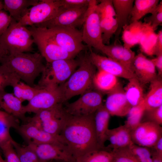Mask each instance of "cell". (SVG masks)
Returning a JSON list of instances; mask_svg holds the SVG:
<instances>
[{"label": "cell", "instance_id": "cell-28", "mask_svg": "<svg viewBox=\"0 0 162 162\" xmlns=\"http://www.w3.org/2000/svg\"><path fill=\"white\" fill-rule=\"evenodd\" d=\"M114 155L111 151L101 149L92 151L78 157L75 162H113Z\"/></svg>", "mask_w": 162, "mask_h": 162}, {"label": "cell", "instance_id": "cell-25", "mask_svg": "<svg viewBox=\"0 0 162 162\" xmlns=\"http://www.w3.org/2000/svg\"><path fill=\"white\" fill-rule=\"evenodd\" d=\"M38 0H4V9L8 11L12 18L18 22L30 6L38 2Z\"/></svg>", "mask_w": 162, "mask_h": 162}, {"label": "cell", "instance_id": "cell-20", "mask_svg": "<svg viewBox=\"0 0 162 162\" xmlns=\"http://www.w3.org/2000/svg\"><path fill=\"white\" fill-rule=\"evenodd\" d=\"M22 102L13 93L6 92L4 90L0 92V107L16 118L25 121L27 117Z\"/></svg>", "mask_w": 162, "mask_h": 162}, {"label": "cell", "instance_id": "cell-24", "mask_svg": "<svg viewBox=\"0 0 162 162\" xmlns=\"http://www.w3.org/2000/svg\"><path fill=\"white\" fill-rule=\"evenodd\" d=\"M118 78L109 73L98 70L94 78L93 87L101 93L107 94L120 84Z\"/></svg>", "mask_w": 162, "mask_h": 162}, {"label": "cell", "instance_id": "cell-1", "mask_svg": "<svg viewBox=\"0 0 162 162\" xmlns=\"http://www.w3.org/2000/svg\"><path fill=\"white\" fill-rule=\"evenodd\" d=\"M94 114L81 116L70 115L60 134L74 160L88 152L103 149L98 142Z\"/></svg>", "mask_w": 162, "mask_h": 162}, {"label": "cell", "instance_id": "cell-30", "mask_svg": "<svg viewBox=\"0 0 162 162\" xmlns=\"http://www.w3.org/2000/svg\"><path fill=\"white\" fill-rule=\"evenodd\" d=\"M100 27L103 44H110L111 38L115 34L118 29L116 19L115 17L100 18Z\"/></svg>", "mask_w": 162, "mask_h": 162}, {"label": "cell", "instance_id": "cell-41", "mask_svg": "<svg viewBox=\"0 0 162 162\" xmlns=\"http://www.w3.org/2000/svg\"><path fill=\"white\" fill-rule=\"evenodd\" d=\"M143 116L145 120L141 122H151L160 125L162 124V105L153 109L145 110Z\"/></svg>", "mask_w": 162, "mask_h": 162}, {"label": "cell", "instance_id": "cell-7", "mask_svg": "<svg viewBox=\"0 0 162 162\" xmlns=\"http://www.w3.org/2000/svg\"><path fill=\"white\" fill-rule=\"evenodd\" d=\"M98 1L89 0L82 32L83 41L89 50L93 48L100 51L104 46L100 27V17L97 5Z\"/></svg>", "mask_w": 162, "mask_h": 162}, {"label": "cell", "instance_id": "cell-14", "mask_svg": "<svg viewBox=\"0 0 162 162\" xmlns=\"http://www.w3.org/2000/svg\"><path fill=\"white\" fill-rule=\"evenodd\" d=\"M162 136L161 125L151 122H141L131 132L134 143L149 148L153 147Z\"/></svg>", "mask_w": 162, "mask_h": 162}, {"label": "cell", "instance_id": "cell-35", "mask_svg": "<svg viewBox=\"0 0 162 162\" xmlns=\"http://www.w3.org/2000/svg\"><path fill=\"white\" fill-rule=\"evenodd\" d=\"M128 148L139 162H152L150 148L132 143Z\"/></svg>", "mask_w": 162, "mask_h": 162}, {"label": "cell", "instance_id": "cell-51", "mask_svg": "<svg viewBox=\"0 0 162 162\" xmlns=\"http://www.w3.org/2000/svg\"><path fill=\"white\" fill-rule=\"evenodd\" d=\"M4 9L3 2L2 0H0V10Z\"/></svg>", "mask_w": 162, "mask_h": 162}, {"label": "cell", "instance_id": "cell-27", "mask_svg": "<svg viewBox=\"0 0 162 162\" xmlns=\"http://www.w3.org/2000/svg\"><path fill=\"white\" fill-rule=\"evenodd\" d=\"M159 0H135L130 17L131 23L138 22L146 14L152 13L159 3Z\"/></svg>", "mask_w": 162, "mask_h": 162}, {"label": "cell", "instance_id": "cell-19", "mask_svg": "<svg viewBox=\"0 0 162 162\" xmlns=\"http://www.w3.org/2000/svg\"><path fill=\"white\" fill-rule=\"evenodd\" d=\"M100 51L107 57L121 63L134 72L133 63L136 55L130 48L115 42L111 44L104 45Z\"/></svg>", "mask_w": 162, "mask_h": 162}, {"label": "cell", "instance_id": "cell-23", "mask_svg": "<svg viewBox=\"0 0 162 162\" xmlns=\"http://www.w3.org/2000/svg\"><path fill=\"white\" fill-rule=\"evenodd\" d=\"M149 91L144 96L145 110L156 108L162 105V80L158 76L150 83Z\"/></svg>", "mask_w": 162, "mask_h": 162}, {"label": "cell", "instance_id": "cell-38", "mask_svg": "<svg viewBox=\"0 0 162 162\" xmlns=\"http://www.w3.org/2000/svg\"><path fill=\"white\" fill-rule=\"evenodd\" d=\"M97 8L100 18L115 17L112 0H99Z\"/></svg>", "mask_w": 162, "mask_h": 162}, {"label": "cell", "instance_id": "cell-6", "mask_svg": "<svg viewBox=\"0 0 162 162\" xmlns=\"http://www.w3.org/2000/svg\"><path fill=\"white\" fill-rule=\"evenodd\" d=\"M79 64L78 60L74 58L46 62L37 86L40 87L59 86L69 78Z\"/></svg>", "mask_w": 162, "mask_h": 162}, {"label": "cell", "instance_id": "cell-49", "mask_svg": "<svg viewBox=\"0 0 162 162\" xmlns=\"http://www.w3.org/2000/svg\"><path fill=\"white\" fill-rule=\"evenodd\" d=\"M151 148H152L158 153L162 154V136L159 139L155 145Z\"/></svg>", "mask_w": 162, "mask_h": 162}, {"label": "cell", "instance_id": "cell-12", "mask_svg": "<svg viewBox=\"0 0 162 162\" xmlns=\"http://www.w3.org/2000/svg\"><path fill=\"white\" fill-rule=\"evenodd\" d=\"M88 7L73 9H66L60 7L58 13L53 18L33 26L47 28L55 27L77 28L83 24Z\"/></svg>", "mask_w": 162, "mask_h": 162}, {"label": "cell", "instance_id": "cell-32", "mask_svg": "<svg viewBox=\"0 0 162 162\" xmlns=\"http://www.w3.org/2000/svg\"><path fill=\"white\" fill-rule=\"evenodd\" d=\"M11 142L20 162H46L40 160L35 152L28 145L22 146L13 139Z\"/></svg>", "mask_w": 162, "mask_h": 162}, {"label": "cell", "instance_id": "cell-39", "mask_svg": "<svg viewBox=\"0 0 162 162\" xmlns=\"http://www.w3.org/2000/svg\"><path fill=\"white\" fill-rule=\"evenodd\" d=\"M12 139L1 146L0 148L4 156L5 162H20L11 142Z\"/></svg>", "mask_w": 162, "mask_h": 162}, {"label": "cell", "instance_id": "cell-8", "mask_svg": "<svg viewBox=\"0 0 162 162\" xmlns=\"http://www.w3.org/2000/svg\"><path fill=\"white\" fill-rule=\"evenodd\" d=\"M28 28L32 32L34 43L46 62L73 58L75 57L58 45L49 35L45 28L32 26Z\"/></svg>", "mask_w": 162, "mask_h": 162}, {"label": "cell", "instance_id": "cell-43", "mask_svg": "<svg viewBox=\"0 0 162 162\" xmlns=\"http://www.w3.org/2000/svg\"><path fill=\"white\" fill-rule=\"evenodd\" d=\"M89 0H59L60 7L66 9H76L88 6Z\"/></svg>", "mask_w": 162, "mask_h": 162}, {"label": "cell", "instance_id": "cell-33", "mask_svg": "<svg viewBox=\"0 0 162 162\" xmlns=\"http://www.w3.org/2000/svg\"><path fill=\"white\" fill-rule=\"evenodd\" d=\"M19 80L20 79L18 76L5 65L2 64L0 65V92L7 86H12Z\"/></svg>", "mask_w": 162, "mask_h": 162}, {"label": "cell", "instance_id": "cell-4", "mask_svg": "<svg viewBox=\"0 0 162 162\" xmlns=\"http://www.w3.org/2000/svg\"><path fill=\"white\" fill-rule=\"evenodd\" d=\"M34 40L30 30L13 19L0 36V47L8 54L31 52Z\"/></svg>", "mask_w": 162, "mask_h": 162}, {"label": "cell", "instance_id": "cell-11", "mask_svg": "<svg viewBox=\"0 0 162 162\" xmlns=\"http://www.w3.org/2000/svg\"><path fill=\"white\" fill-rule=\"evenodd\" d=\"M102 93L92 89L81 94L79 98L64 106L67 113L72 116H81L94 114L103 105Z\"/></svg>", "mask_w": 162, "mask_h": 162}, {"label": "cell", "instance_id": "cell-42", "mask_svg": "<svg viewBox=\"0 0 162 162\" xmlns=\"http://www.w3.org/2000/svg\"><path fill=\"white\" fill-rule=\"evenodd\" d=\"M16 118L4 111L0 110V124L4 127L17 129L19 126Z\"/></svg>", "mask_w": 162, "mask_h": 162}, {"label": "cell", "instance_id": "cell-5", "mask_svg": "<svg viewBox=\"0 0 162 162\" xmlns=\"http://www.w3.org/2000/svg\"><path fill=\"white\" fill-rule=\"evenodd\" d=\"M70 115L62 103H59L35 114L32 118H27V121L38 128L55 135H60Z\"/></svg>", "mask_w": 162, "mask_h": 162}, {"label": "cell", "instance_id": "cell-46", "mask_svg": "<svg viewBox=\"0 0 162 162\" xmlns=\"http://www.w3.org/2000/svg\"><path fill=\"white\" fill-rule=\"evenodd\" d=\"M9 129L4 127L0 129V146L12 138L10 134Z\"/></svg>", "mask_w": 162, "mask_h": 162}, {"label": "cell", "instance_id": "cell-52", "mask_svg": "<svg viewBox=\"0 0 162 162\" xmlns=\"http://www.w3.org/2000/svg\"><path fill=\"white\" fill-rule=\"evenodd\" d=\"M0 162H5L4 160L2 158L0 153Z\"/></svg>", "mask_w": 162, "mask_h": 162}, {"label": "cell", "instance_id": "cell-22", "mask_svg": "<svg viewBox=\"0 0 162 162\" xmlns=\"http://www.w3.org/2000/svg\"><path fill=\"white\" fill-rule=\"evenodd\" d=\"M134 1V0H112L116 14L115 17L118 24V29L115 34L116 41L118 40L122 28L128 24Z\"/></svg>", "mask_w": 162, "mask_h": 162}, {"label": "cell", "instance_id": "cell-44", "mask_svg": "<svg viewBox=\"0 0 162 162\" xmlns=\"http://www.w3.org/2000/svg\"><path fill=\"white\" fill-rule=\"evenodd\" d=\"M12 20L5 11L0 10V36L8 29Z\"/></svg>", "mask_w": 162, "mask_h": 162}, {"label": "cell", "instance_id": "cell-15", "mask_svg": "<svg viewBox=\"0 0 162 162\" xmlns=\"http://www.w3.org/2000/svg\"><path fill=\"white\" fill-rule=\"evenodd\" d=\"M28 145L36 153L41 160L49 162L56 160L69 162L74 159L67 146L51 143L37 144L28 143Z\"/></svg>", "mask_w": 162, "mask_h": 162}, {"label": "cell", "instance_id": "cell-17", "mask_svg": "<svg viewBox=\"0 0 162 162\" xmlns=\"http://www.w3.org/2000/svg\"><path fill=\"white\" fill-rule=\"evenodd\" d=\"M17 128L19 133L28 143L37 144L51 143L66 145L60 135H55L40 129L31 123L26 122Z\"/></svg>", "mask_w": 162, "mask_h": 162}, {"label": "cell", "instance_id": "cell-36", "mask_svg": "<svg viewBox=\"0 0 162 162\" xmlns=\"http://www.w3.org/2000/svg\"><path fill=\"white\" fill-rule=\"evenodd\" d=\"M113 162H139L128 147L112 149Z\"/></svg>", "mask_w": 162, "mask_h": 162}, {"label": "cell", "instance_id": "cell-10", "mask_svg": "<svg viewBox=\"0 0 162 162\" xmlns=\"http://www.w3.org/2000/svg\"><path fill=\"white\" fill-rule=\"evenodd\" d=\"M60 7L59 0H39L28 9L18 22L25 26L41 24L53 18Z\"/></svg>", "mask_w": 162, "mask_h": 162}, {"label": "cell", "instance_id": "cell-3", "mask_svg": "<svg viewBox=\"0 0 162 162\" xmlns=\"http://www.w3.org/2000/svg\"><path fill=\"white\" fill-rule=\"evenodd\" d=\"M43 57L38 52H25L9 54L1 62L15 73L20 80L31 86L34 85L36 78L43 72L45 65Z\"/></svg>", "mask_w": 162, "mask_h": 162}, {"label": "cell", "instance_id": "cell-26", "mask_svg": "<svg viewBox=\"0 0 162 162\" xmlns=\"http://www.w3.org/2000/svg\"><path fill=\"white\" fill-rule=\"evenodd\" d=\"M128 80L124 89L127 100L132 107L138 105L144 99L143 85L136 77Z\"/></svg>", "mask_w": 162, "mask_h": 162}, {"label": "cell", "instance_id": "cell-45", "mask_svg": "<svg viewBox=\"0 0 162 162\" xmlns=\"http://www.w3.org/2000/svg\"><path fill=\"white\" fill-rule=\"evenodd\" d=\"M152 55L157 56L162 54V30H159L156 35L155 42L152 48Z\"/></svg>", "mask_w": 162, "mask_h": 162}, {"label": "cell", "instance_id": "cell-16", "mask_svg": "<svg viewBox=\"0 0 162 162\" xmlns=\"http://www.w3.org/2000/svg\"><path fill=\"white\" fill-rule=\"evenodd\" d=\"M89 59L99 70L109 73L117 77L129 80L136 77L134 72L121 63L107 57L102 56L90 50Z\"/></svg>", "mask_w": 162, "mask_h": 162}, {"label": "cell", "instance_id": "cell-47", "mask_svg": "<svg viewBox=\"0 0 162 162\" xmlns=\"http://www.w3.org/2000/svg\"><path fill=\"white\" fill-rule=\"evenodd\" d=\"M151 59L158 70V76L161 77L162 75V54Z\"/></svg>", "mask_w": 162, "mask_h": 162}, {"label": "cell", "instance_id": "cell-31", "mask_svg": "<svg viewBox=\"0 0 162 162\" xmlns=\"http://www.w3.org/2000/svg\"><path fill=\"white\" fill-rule=\"evenodd\" d=\"M145 110L144 99L140 104L130 109L124 124L131 132L141 122Z\"/></svg>", "mask_w": 162, "mask_h": 162}, {"label": "cell", "instance_id": "cell-2", "mask_svg": "<svg viewBox=\"0 0 162 162\" xmlns=\"http://www.w3.org/2000/svg\"><path fill=\"white\" fill-rule=\"evenodd\" d=\"M78 60L77 69L67 81L59 86L63 103L93 87V80L96 68L90 61L88 54L80 56Z\"/></svg>", "mask_w": 162, "mask_h": 162}, {"label": "cell", "instance_id": "cell-53", "mask_svg": "<svg viewBox=\"0 0 162 162\" xmlns=\"http://www.w3.org/2000/svg\"><path fill=\"white\" fill-rule=\"evenodd\" d=\"M69 162H75L74 161H70Z\"/></svg>", "mask_w": 162, "mask_h": 162}, {"label": "cell", "instance_id": "cell-21", "mask_svg": "<svg viewBox=\"0 0 162 162\" xmlns=\"http://www.w3.org/2000/svg\"><path fill=\"white\" fill-rule=\"evenodd\" d=\"M110 115L104 105L101 106L94 114V125L97 138L100 147L106 149L104 144L107 140L106 133Z\"/></svg>", "mask_w": 162, "mask_h": 162}, {"label": "cell", "instance_id": "cell-48", "mask_svg": "<svg viewBox=\"0 0 162 162\" xmlns=\"http://www.w3.org/2000/svg\"><path fill=\"white\" fill-rule=\"evenodd\" d=\"M150 148L152 162H162V154L158 153L152 148Z\"/></svg>", "mask_w": 162, "mask_h": 162}, {"label": "cell", "instance_id": "cell-29", "mask_svg": "<svg viewBox=\"0 0 162 162\" xmlns=\"http://www.w3.org/2000/svg\"><path fill=\"white\" fill-rule=\"evenodd\" d=\"M13 94L22 102L29 101L39 91L40 88L37 86H31L19 80L12 86Z\"/></svg>", "mask_w": 162, "mask_h": 162}, {"label": "cell", "instance_id": "cell-9", "mask_svg": "<svg viewBox=\"0 0 162 162\" xmlns=\"http://www.w3.org/2000/svg\"><path fill=\"white\" fill-rule=\"evenodd\" d=\"M45 28L50 37L58 45L75 56L88 48L83 43L82 31L77 28Z\"/></svg>", "mask_w": 162, "mask_h": 162}, {"label": "cell", "instance_id": "cell-34", "mask_svg": "<svg viewBox=\"0 0 162 162\" xmlns=\"http://www.w3.org/2000/svg\"><path fill=\"white\" fill-rule=\"evenodd\" d=\"M117 129L116 144L114 149L128 147L133 143L131 131L124 124L117 127Z\"/></svg>", "mask_w": 162, "mask_h": 162}, {"label": "cell", "instance_id": "cell-50", "mask_svg": "<svg viewBox=\"0 0 162 162\" xmlns=\"http://www.w3.org/2000/svg\"><path fill=\"white\" fill-rule=\"evenodd\" d=\"M7 55V53L0 47V62L1 63L5 56Z\"/></svg>", "mask_w": 162, "mask_h": 162}, {"label": "cell", "instance_id": "cell-40", "mask_svg": "<svg viewBox=\"0 0 162 162\" xmlns=\"http://www.w3.org/2000/svg\"><path fill=\"white\" fill-rule=\"evenodd\" d=\"M156 69L151 59L148 58L146 68L140 82L143 85L150 83L157 77Z\"/></svg>", "mask_w": 162, "mask_h": 162}, {"label": "cell", "instance_id": "cell-13", "mask_svg": "<svg viewBox=\"0 0 162 162\" xmlns=\"http://www.w3.org/2000/svg\"><path fill=\"white\" fill-rule=\"evenodd\" d=\"M40 87L39 91L26 105L24 106L26 113L33 112L35 114L58 104H63L59 86Z\"/></svg>", "mask_w": 162, "mask_h": 162}, {"label": "cell", "instance_id": "cell-37", "mask_svg": "<svg viewBox=\"0 0 162 162\" xmlns=\"http://www.w3.org/2000/svg\"><path fill=\"white\" fill-rule=\"evenodd\" d=\"M144 22L148 24L153 31L162 23V1L160 2L154 12L150 16L145 17Z\"/></svg>", "mask_w": 162, "mask_h": 162}, {"label": "cell", "instance_id": "cell-18", "mask_svg": "<svg viewBox=\"0 0 162 162\" xmlns=\"http://www.w3.org/2000/svg\"><path fill=\"white\" fill-rule=\"evenodd\" d=\"M107 94L104 106L110 116H127L132 106L127 100L121 84Z\"/></svg>", "mask_w": 162, "mask_h": 162}]
</instances>
